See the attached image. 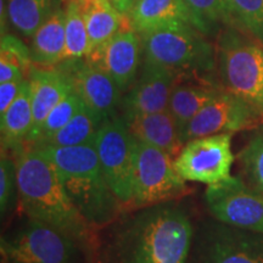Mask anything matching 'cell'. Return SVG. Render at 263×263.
I'll return each instance as SVG.
<instances>
[{
    "label": "cell",
    "mask_w": 263,
    "mask_h": 263,
    "mask_svg": "<svg viewBox=\"0 0 263 263\" xmlns=\"http://www.w3.org/2000/svg\"><path fill=\"white\" fill-rule=\"evenodd\" d=\"M194 229L188 215L171 202L143 210L118 229V263H186Z\"/></svg>",
    "instance_id": "obj_1"
},
{
    "label": "cell",
    "mask_w": 263,
    "mask_h": 263,
    "mask_svg": "<svg viewBox=\"0 0 263 263\" xmlns=\"http://www.w3.org/2000/svg\"><path fill=\"white\" fill-rule=\"evenodd\" d=\"M16 167L20 207L29 219L52 227L77 244L87 241L91 226L71 201L54 163L29 147L18 154Z\"/></svg>",
    "instance_id": "obj_2"
},
{
    "label": "cell",
    "mask_w": 263,
    "mask_h": 263,
    "mask_svg": "<svg viewBox=\"0 0 263 263\" xmlns=\"http://www.w3.org/2000/svg\"><path fill=\"white\" fill-rule=\"evenodd\" d=\"M35 149L54 163L71 201L91 227L110 224L120 215L122 202L105 178L94 144Z\"/></svg>",
    "instance_id": "obj_3"
},
{
    "label": "cell",
    "mask_w": 263,
    "mask_h": 263,
    "mask_svg": "<svg viewBox=\"0 0 263 263\" xmlns=\"http://www.w3.org/2000/svg\"><path fill=\"white\" fill-rule=\"evenodd\" d=\"M140 38L145 58L168 68L178 78L215 70V48L192 26L155 29L140 34Z\"/></svg>",
    "instance_id": "obj_4"
},
{
    "label": "cell",
    "mask_w": 263,
    "mask_h": 263,
    "mask_svg": "<svg viewBox=\"0 0 263 263\" xmlns=\"http://www.w3.org/2000/svg\"><path fill=\"white\" fill-rule=\"evenodd\" d=\"M218 71L224 89L263 114V47L229 28L218 41Z\"/></svg>",
    "instance_id": "obj_5"
},
{
    "label": "cell",
    "mask_w": 263,
    "mask_h": 263,
    "mask_svg": "<svg viewBox=\"0 0 263 263\" xmlns=\"http://www.w3.org/2000/svg\"><path fill=\"white\" fill-rule=\"evenodd\" d=\"M101 170L115 195L124 205L133 201L136 139L122 116L107 118L101 123L94 139Z\"/></svg>",
    "instance_id": "obj_6"
},
{
    "label": "cell",
    "mask_w": 263,
    "mask_h": 263,
    "mask_svg": "<svg viewBox=\"0 0 263 263\" xmlns=\"http://www.w3.org/2000/svg\"><path fill=\"white\" fill-rule=\"evenodd\" d=\"M189 193L185 180L174 167V160L157 147L136 139L133 203L137 207H150Z\"/></svg>",
    "instance_id": "obj_7"
},
{
    "label": "cell",
    "mask_w": 263,
    "mask_h": 263,
    "mask_svg": "<svg viewBox=\"0 0 263 263\" xmlns=\"http://www.w3.org/2000/svg\"><path fill=\"white\" fill-rule=\"evenodd\" d=\"M77 242L44 223L27 224L3 236L0 252L4 263H71Z\"/></svg>",
    "instance_id": "obj_8"
},
{
    "label": "cell",
    "mask_w": 263,
    "mask_h": 263,
    "mask_svg": "<svg viewBox=\"0 0 263 263\" xmlns=\"http://www.w3.org/2000/svg\"><path fill=\"white\" fill-rule=\"evenodd\" d=\"M205 201L216 221L263 233V194L241 177H230L207 186Z\"/></svg>",
    "instance_id": "obj_9"
},
{
    "label": "cell",
    "mask_w": 263,
    "mask_h": 263,
    "mask_svg": "<svg viewBox=\"0 0 263 263\" xmlns=\"http://www.w3.org/2000/svg\"><path fill=\"white\" fill-rule=\"evenodd\" d=\"M232 138L233 133H219L186 141L174 159L177 172L185 182L207 185L230 178L234 162Z\"/></svg>",
    "instance_id": "obj_10"
},
{
    "label": "cell",
    "mask_w": 263,
    "mask_h": 263,
    "mask_svg": "<svg viewBox=\"0 0 263 263\" xmlns=\"http://www.w3.org/2000/svg\"><path fill=\"white\" fill-rule=\"evenodd\" d=\"M263 123V114L245 100L222 90L213 100L190 121L183 132V144L186 141L219 133H233L256 128Z\"/></svg>",
    "instance_id": "obj_11"
},
{
    "label": "cell",
    "mask_w": 263,
    "mask_h": 263,
    "mask_svg": "<svg viewBox=\"0 0 263 263\" xmlns=\"http://www.w3.org/2000/svg\"><path fill=\"white\" fill-rule=\"evenodd\" d=\"M199 263H263V233L218 222L203 230L197 250Z\"/></svg>",
    "instance_id": "obj_12"
},
{
    "label": "cell",
    "mask_w": 263,
    "mask_h": 263,
    "mask_svg": "<svg viewBox=\"0 0 263 263\" xmlns=\"http://www.w3.org/2000/svg\"><path fill=\"white\" fill-rule=\"evenodd\" d=\"M141 38L127 26L89 52L85 60L106 72L121 91L127 93L137 80L141 57Z\"/></svg>",
    "instance_id": "obj_13"
},
{
    "label": "cell",
    "mask_w": 263,
    "mask_h": 263,
    "mask_svg": "<svg viewBox=\"0 0 263 263\" xmlns=\"http://www.w3.org/2000/svg\"><path fill=\"white\" fill-rule=\"evenodd\" d=\"M67 65L61 68L68 74L73 90L80 95L85 106L103 120L115 116L121 106V91L118 85L106 72L91 65L85 59L66 60Z\"/></svg>",
    "instance_id": "obj_14"
},
{
    "label": "cell",
    "mask_w": 263,
    "mask_h": 263,
    "mask_svg": "<svg viewBox=\"0 0 263 263\" xmlns=\"http://www.w3.org/2000/svg\"><path fill=\"white\" fill-rule=\"evenodd\" d=\"M178 76L150 59H144L138 80L121 101L122 115H139L164 111Z\"/></svg>",
    "instance_id": "obj_15"
},
{
    "label": "cell",
    "mask_w": 263,
    "mask_h": 263,
    "mask_svg": "<svg viewBox=\"0 0 263 263\" xmlns=\"http://www.w3.org/2000/svg\"><path fill=\"white\" fill-rule=\"evenodd\" d=\"M28 81L32 90L33 124L26 144L34 136L52 108L73 91L70 77L61 68L54 70L50 67L32 66L28 72Z\"/></svg>",
    "instance_id": "obj_16"
},
{
    "label": "cell",
    "mask_w": 263,
    "mask_h": 263,
    "mask_svg": "<svg viewBox=\"0 0 263 263\" xmlns=\"http://www.w3.org/2000/svg\"><path fill=\"white\" fill-rule=\"evenodd\" d=\"M132 137L164 151L174 160L184 146L177 124L168 108L139 115H121Z\"/></svg>",
    "instance_id": "obj_17"
},
{
    "label": "cell",
    "mask_w": 263,
    "mask_h": 263,
    "mask_svg": "<svg viewBox=\"0 0 263 263\" xmlns=\"http://www.w3.org/2000/svg\"><path fill=\"white\" fill-rule=\"evenodd\" d=\"M129 21L132 28L139 34L180 26L197 29L196 20L184 0H137Z\"/></svg>",
    "instance_id": "obj_18"
},
{
    "label": "cell",
    "mask_w": 263,
    "mask_h": 263,
    "mask_svg": "<svg viewBox=\"0 0 263 263\" xmlns=\"http://www.w3.org/2000/svg\"><path fill=\"white\" fill-rule=\"evenodd\" d=\"M0 133L3 151H20L26 144L33 124L32 90L28 78L20 91L18 97L4 114L0 115Z\"/></svg>",
    "instance_id": "obj_19"
},
{
    "label": "cell",
    "mask_w": 263,
    "mask_h": 263,
    "mask_svg": "<svg viewBox=\"0 0 263 263\" xmlns=\"http://www.w3.org/2000/svg\"><path fill=\"white\" fill-rule=\"evenodd\" d=\"M221 91L211 84H200L189 81H178L174 84L168 101V111L174 118L180 137L190 121Z\"/></svg>",
    "instance_id": "obj_20"
},
{
    "label": "cell",
    "mask_w": 263,
    "mask_h": 263,
    "mask_svg": "<svg viewBox=\"0 0 263 263\" xmlns=\"http://www.w3.org/2000/svg\"><path fill=\"white\" fill-rule=\"evenodd\" d=\"M31 38L29 50L33 64L41 67H52L64 61L66 49L65 10H57Z\"/></svg>",
    "instance_id": "obj_21"
},
{
    "label": "cell",
    "mask_w": 263,
    "mask_h": 263,
    "mask_svg": "<svg viewBox=\"0 0 263 263\" xmlns=\"http://www.w3.org/2000/svg\"><path fill=\"white\" fill-rule=\"evenodd\" d=\"M80 4L91 50L112 38L122 28L130 26L129 18L121 15L110 0H81Z\"/></svg>",
    "instance_id": "obj_22"
},
{
    "label": "cell",
    "mask_w": 263,
    "mask_h": 263,
    "mask_svg": "<svg viewBox=\"0 0 263 263\" xmlns=\"http://www.w3.org/2000/svg\"><path fill=\"white\" fill-rule=\"evenodd\" d=\"M103 122V118L83 104L80 111L71 118L70 122L38 147H68L93 144L95 136Z\"/></svg>",
    "instance_id": "obj_23"
},
{
    "label": "cell",
    "mask_w": 263,
    "mask_h": 263,
    "mask_svg": "<svg viewBox=\"0 0 263 263\" xmlns=\"http://www.w3.org/2000/svg\"><path fill=\"white\" fill-rule=\"evenodd\" d=\"M54 0H8L6 16L10 24L24 37H33L38 28L57 10Z\"/></svg>",
    "instance_id": "obj_24"
},
{
    "label": "cell",
    "mask_w": 263,
    "mask_h": 263,
    "mask_svg": "<svg viewBox=\"0 0 263 263\" xmlns=\"http://www.w3.org/2000/svg\"><path fill=\"white\" fill-rule=\"evenodd\" d=\"M65 32L66 49L64 61L87 58L91 50L90 39L81 4L77 0H68L66 5Z\"/></svg>",
    "instance_id": "obj_25"
},
{
    "label": "cell",
    "mask_w": 263,
    "mask_h": 263,
    "mask_svg": "<svg viewBox=\"0 0 263 263\" xmlns=\"http://www.w3.org/2000/svg\"><path fill=\"white\" fill-rule=\"evenodd\" d=\"M197 22V29L205 35H212L219 26H234L228 0H184Z\"/></svg>",
    "instance_id": "obj_26"
},
{
    "label": "cell",
    "mask_w": 263,
    "mask_h": 263,
    "mask_svg": "<svg viewBox=\"0 0 263 263\" xmlns=\"http://www.w3.org/2000/svg\"><path fill=\"white\" fill-rule=\"evenodd\" d=\"M83 104L80 95L74 90L71 91L49 112L44 122L27 143L29 147H38L51 136H54L58 130L70 122L71 118L80 111Z\"/></svg>",
    "instance_id": "obj_27"
},
{
    "label": "cell",
    "mask_w": 263,
    "mask_h": 263,
    "mask_svg": "<svg viewBox=\"0 0 263 263\" xmlns=\"http://www.w3.org/2000/svg\"><path fill=\"white\" fill-rule=\"evenodd\" d=\"M238 159L246 183L263 194V123L255 128Z\"/></svg>",
    "instance_id": "obj_28"
},
{
    "label": "cell",
    "mask_w": 263,
    "mask_h": 263,
    "mask_svg": "<svg viewBox=\"0 0 263 263\" xmlns=\"http://www.w3.org/2000/svg\"><path fill=\"white\" fill-rule=\"evenodd\" d=\"M234 26L263 44V0H228Z\"/></svg>",
    "instance_id": "obj_29"
},
{
    "label": "cell",
    "mask_w": 263,
    "mask_h": 263,
    "mask_svg": "<svg viewBox=\"0 0 263 263\" xmlns=\"http://www.w3.org/2000/svg\"><path fill=\"white\" fill-rule=\"evenodd\" d=\"M0 61L15 66L26 76L32 67L31 50L15 35L3 34L0 43Z\"/></svg>",
    "instance_id": "obj_30"
},
{
    "label": "cell",
    "mask_w": 263,
    "mask_h": 263,
    "mask_svg": "<svg viewBox=\"0 0 263 263\" xmlns=\"http://www.w3.org/2000/svg\"><path fill=\"white\" fill-rule=\"evenodd\" d=\"M17 196V167L16 161L2 154L0 160V211L2 216L9 211L14 197Z\"/></svg>",
    "instance_id": "obj_31"
},
{
    "label": "cell",
    "mask_w": 263,
    "mask_h": 263,
    "mask_svg": "<svg viewBox=\"0 0 263 263\" xmlns=\"http://www.w3.org/2000/svg\"><path fill=\"white\" fill-rule=\"evenodd\" d=\"M26 80L27 78L0 83V115L4 114L10 107V105L14 103L15 99L18 97Z\"/></svg>",
    "instance_id": "obj_32"
},
{
    "label": "cell",
    "mask_w": 263,
    "mask_h": 263,
    "mask_svg": "<svg viewBox=\"0 0 263 263\" xmlns=\"http://www.w3.org/2000/svg\"><path fill=\"white\" fill-rule=\"evenodd\" d=\"M111 4H112L118 12L124 17L129 18L132 14V10L136 6L137 0H110Z\"/></svg>",
    "instance_id": "obj_33"
},
{
    "label": "cell",
    "mask_w": 263,
    "mask_h": 263,
    "mask_svg": "<svg viewBox=\"0 0 263 263\" xmlns=\"http://www.w3.org/2000/svg\"><path fill=\"white\" fill-rule=\"evenodd\" d=\"M77 2H81V0H77Z\"/></svg>",
    "instance_id": "obj_34"
}]
</instances>
